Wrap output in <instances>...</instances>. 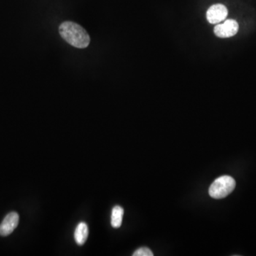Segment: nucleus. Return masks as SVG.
I'll return each instance as SVG.
<instances>
[{
  "label": "nucleus",
  "mask_w": 256,
  "mask_h": 256,
  "mask_svg": "<svg viewBox=\"0 0 256 256\" xmlns=\"http://www.w3.org/2000/svg\"><path fill=\"white\" fill-rule=\"evenodd\" d=\"M236 187V181L231 176L224 175L216 179L209 187L210 197L216 199L225 198Z\"/></svg>",
  "instance_id": "2"
},
{
  "label": "nucleus",
  "mask_w": 256,
  "mask_h": 256,
  "mask_svg": "<svg viewBox=\"0 0 256 256\" xmlns=\"http://www.w3.org/2000/svg\"><path fill=\"white\" fill-rule=\"evenodd\" d=\"M133 256H153V253L148 248L143 247L140 248L139 249L135 251Z\"/></svg>",
  "instance_id": "8"
},
{
  "label": "nucleus",
  "mask_w": 256,
  "mask_h": 256,
  "mask_svg": "<svg viewBox=\"0 0 256 256\" xmlns=\"http://www.w3.org/2000/svg\"><path fill=\"white\" fill-rule=\"evenodd\" d=\"M238 24L236 20H228L214 27V34L220 38H229L234 36L238 31Z\"/></svg>",
  "instance_id": "3"
},
{
  "label": "nucleus",
  "mask_w": 256,
  "mask_h": 256,
  "mask_svg": "<svg viewBox=\"0 0 256 256\" xmlns=\"http://www.w3.org/2000/svg\"><path fill=\"white\" fill-rule=\"evenodd\" d=\"M88 227L85 222H81L78 224L75 230L74 238L79 246H83L86 241L88 236Z\"/></svg>",
  "instance_id": "6"
},
{
  "label": "nucleus",
  "mask_w": 256,
  "mask_h": 256,
  "mask_svg": "<svg viewBox=\"0 0 256 256\" xmlns=\"http://www.w3.org/2000/svg\"><path fill=\"white\" fill-rule=\"evenodd\" d=\"M20 221V216L17 212H11L8 214L0 224V235L1 236H7L10 235L17 228Z\"/></svg>",
  "instance_id": "4"
},
{
  "label": "nucleus",
  "mask_w": 256,
  "mask_h": 256,
  "mask_svg": "<svg viewBox=\"0 0 256 256\" xmlns=\"http://www.w3.org/2000/svg\"><path fill=\"white\" fill-rule=\"evenodd\" d=\"M62 39L78 49H85L90 44V38L86 31L80 25L73 22H64L58 28Z\"/></svg>",
  "instance_id": "1"
},
{
  "label": "nucleus",
  "mask_w": 256,
  "mask_h": 256,
  "mask_svg": "<svg viewBox=\"0 0 256 256\" xmlns=\"http://www.w3.org/2000/svg\"><path fill=\"white\" fill-rule=\"evenodd\" d=\"M124 215V209L121 206H115L112 210L111 214V226L114 228H118L121 227L122 218Z\"/></svg>",
  "instance_id": "7"
},
{
  "label": "nucleus",
  "mask_w": 256,
  "mask_h": 256,
  "mask_svg": "<svg viewBox=\"0 0 256 256\" xmlns=\"http://www.w3.org/2000/svg\"><path fill=\"white\" fill-rule=\"evenodd\" d=\"M228 16V9L222 4H214L208 9L206 19L211 24H219Z\"/></svg>",
  "instance_id": "5"
}]
</instances>
